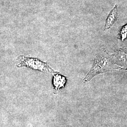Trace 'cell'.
I'll return each mask as SVG.
<instances>
[{
	"label": "cell",
	"mask_w": 127,
	"mask_h": 127,
	"mask_svg": "<svg viewBox=\"0 0 127 127\" xmlns=\"http://www.w3.org/2000/svg\"><path fill=\"white\" fill-rule=\"evenodd\" d=\"M118 6L117 5H115L110 12L106 20L104 27V31L108 30L116 22L118 19Z\"/></svg>",
	"instance_id": "obj_5"
},
{
	"label": "cell",
	"mask_w": 127,
	"mask_h": 127,
	"mask_svg": "<svg viewBox=\"0 0 127 127\" xmlns=\"http://www.w3.org/2000/svg\"><path fill=\"white\" fill-rule=\"evenodd\" d=\"M115 64L127 67V48L125 47L116 50L111 57Z\"/></svg>",
	"instance_id": "obj_3"
},
{
	"label": "cell",
	"mask_w": 127,
	"mask_h": 127,
	"mask_svg": "<svg viewBox=\"0 0 127 127\" xmlns=\"http://www.w3.org/2000/svg\"><path fill=\"white\" fill-rule=\"evenodd\" d=\"M17 62V66L18 67H27L41 72H47L52 74L57 72L51 68L48 64L35 58L20 56L18 57Z\"/></svg>",
	"instance_id": "obj_2"
},
{
	"label": "cell",
	"mask_w": 127,
	"mask_h": 127,
	"mask_svg": "<svg viewBox=\"0 0 127 127\" xmlns=\"http://www.w3.org/2000/svg\"><path fill=\"white\" fill-rule=\"evenodd\" d=\"M111 57L105 53H101L97 55L94 59L92 67L83 80V82L90 81L96 75L112 71L116 69Z\"/></svg>",
	"instance_id": "obj_1"
},
{
	"label": "cell",
	"mask_w": 127,
	"mask_h": 127,
	"mask_svg": "<svg viewBox=\"0 0 127 127\" xmlns=\"http://www.w3.org/2000/svg\"><path fill=\"white\" fill-rule=\"evenodd\" d=\"M127 38V23L124 25L118 34V39L121 41H124Z\"/></svg>",
	"instance_id": "obj_6"
},
{
	"label": "cell",
	"mask_w": 127,
	"mask_h": 127,
	"mask_svg": "<svg viewBox=\"0 0 127 127\" xmlns=\"http://www.w3.org/2000/svg\"><path fill=\"white\" fill-rule=\"evenodd\" d=\"M53 74V92L55 94H57L60 90L65 86L66 82V78L58 72H56Z\"/></svg>",
	"instance_id": "obj_4"
}]
</instances>
